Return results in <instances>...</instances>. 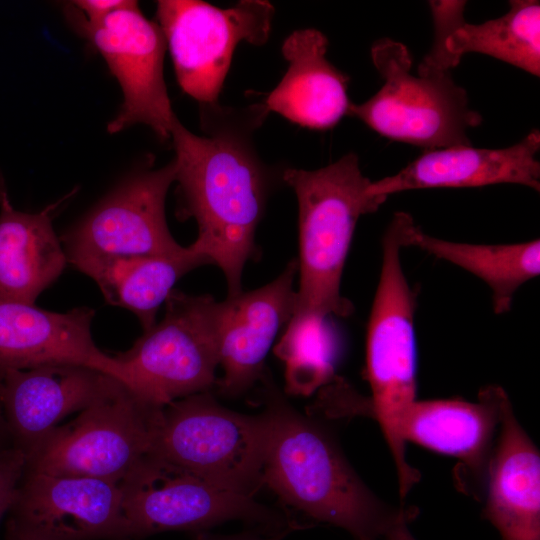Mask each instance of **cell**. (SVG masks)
Here are the masks:
<instances>
[{"label":"cell","mask_w":540,"mask_h":540,"mask_svg":"<svg viewBox=\"0 0 540 540\" xmlns=\"http://www.w3.org/2000/svg\"><path fill=\"white\" fill-rule=\"evenodd\" d=\"M411 246L453 263L483 280L492 291L493 309H511L516 291L540 273V240L515 244H468L439 239L417 227Z\"/></svg>","instance_id":"603a6c76"},{"label":"cell","mask_w":540,"mask_h":540,"mask_svg":"<svg viewBox=\"0 0 540 540\" xmlns=\"http://www.w3.org/2000/svg\"><path fill=\"white\" fill-rule=\"evenodd\" d=\"M62 201L37 213L16 210L0 178L1 297L35 304L63 272L68 261L52 223Z\"/></svg>","instance_id":"44dd1931"},{"label":"cell","mask_w":540,"mask_h":540,"mask_svg":"<svg viewBox=\"0 0 540 540\" xmlns=\"http://www.w3.org/2000/svg\"><path fill=\"white\" fill-rule=\"evenodd\" d=\"M301 523L294 522L285 526H252L248 530L233 535L213 534L210 531L193 533L192 540H283L290 533L303 529Z\"/></svg>","instance_id":"83f0119b"},{"label":"cell","mask_w":540,"mask_h":540,"mask_svg":"<svg viewBox=\"0 0 540 540\" xmlns=\"http://www.w3.org/2000/svg\"><path fill=\"white\" fill-rule=\"evenodd\" d=\"M174 160L159 169L128 175L62 236L68 263L101 257L174 254L165 200L175 181Z\"/></svg>","instance_id":"8fae6325"},{"label":"cell","mask_w":540,"mask_h":540,"mask_svg":"<svg viewBox=\"0 0 540 540\" xmlns=\"http://www.w3.org/2000/svg\"><path fill=\"white\" fill-rule=\"evenodd\" d=\"M506 396L503 388L489 385L479 392L477 402L415 400L399 419L398 436L405 445L410 441L457 458L458 486L481 495Z\"/></svg>","instance_id":"9a60e30c"},{"label":"cell","mask_w":540,"mask_h":540,"mask_svg":"<svg viewBox=\"0 0 540 540\" xmlns=\"http://www.w3.org/2000/svg\"><path fill=\"white\" fill-rule=\"evenodd\" d=\"M328 41L314 29H298L284 41L282 54L288 69L261 105L292 123L328 129L347 115L348 77L326 58Z\"/></svg>","instance_id":"ffe728a7"},{"label":"cell","mask_w":540,"mask_h":540,"mask_svg":"<svg viewBox=\"0 0 540 540\" xmlns=\"http://www.w3.org/2000/svg\"><path fill=\"white\" fill-rule=\"evenodd\" d=\"M263 383L271 420L264 485L289 508L345 530L353 540H390L415 510L380 500L351 467L331 433L298 412L268 371Z\"/></svg>","instance_id":"7a4b0ae2"},{"label":"cell","mask_w":540,"mask_h":540,"mask_svg":"<svg viewBox=\"0 0 540 540\" xmlns=\"http://www.w3.org/2000/svg\"><path fill=\"white\" fill-rule=\"evenodd\" d=\"M434 25L430 51L418 66V75L450 73L457 65L446 49L449 36L465 22V1H429Z\"/></svg>","instance_id":"484cf974"},{"label":"cell","mask_w":540,"mask_h":540,"mask_svg":"<svg viewBox=\"0 0 540 540\" xmlns=\"http://www.w3.org/2000/svg\"><path fill=\"white\" fill-rule=\"evenodd\" d=\"M9 448L13 445L0 404V452Z\"/></svg>","instance_id":"f546056e"},{"label":"cell","mask_w":540,"mask_h":540,"mask_svg":"<svg viewBox=\"0 0 540 540\" xmlns=\"http://www.w3.org/2000/svg\"><path fill=\"white\" fill-rule=\"evenodd\" d=\"M371 57L384 84L364 103H350L347 115L382 136L425 150L471 146L467 131L482 117L450 73L413 75L409 50L389 38L374 43Z\"/></svg>","instance_id":"52a82bcc"},{"label":"cell","mask_w":540,"mask_h":540,"mask_svg":"<svg viewBox=\"0 0 540 540\" xmlns=\"http://www.w3.org/2000/svg\"><path fill=\"white\" fill-rule=\"evenodd\" d=\"M274 7L242 0L218 8L200 0H160L157 18L182 90L205 104H217L232 55L241 41L264 44Z\"/></svg>","instance_id":"30bf717a"},{"label":"cell","mask_w":540,"mask_h":540,"mask_svg":"<svg viewBox=\"0 0 540 540\" xmlns=\"http://www.w3.org/2000/svg\"><path fill=\"white\" fill-rule=\"evenodd\" d=\"M324 322L289 321L276 355L285 362L286 389L292 394H310L334 380V350Z\"/></svg>","instance_id":"d4e9b609"},{"label":"cell","mask_w":540,"mask_h":540,"mask_svg":"<svg viewBox=\"0 0 540 540\" xmlns=\"http://www.w3.org/2000/svg\"><path fill=\"white\" fill-rule=\"evenodd\" d=\"M486 475L484 517L503 540H540V456L506 396Z\"/></svg>","instance_id":"d6986e66"},{"label":"cell","mask_w":540,"mask_h":540,"mask_svg":"<svg viewBox=\"0 0 540 540\" xmlns=\"http://www.w3.org/2000/svg\"><path fill=\"white\" fill-rule=\"evenodd\" d=\"M284 181L299 209V287L290 321L348 317L354 307L341 295V278L359 218L376 212L388 196L369 193L371 180L349 153L317 170L290 168Z\"/></svg>","instance_id":"3957f363"},{"label":"cell","mask_w":540,"mask_h":540,"mask_svg":"<svg viewBox=\"0 0 540 540\" xmlns=\"http://www.w3.org/2000/svg\"><path fill=\"white\" fill-rule=\"evenodd\" d=\"M124 540L166 531H209L232 520L251 526H285L297 520L248 497L219 487L152 452L119 483Z\"/></svg>","instance_id":"9c48e42d"},{"label":"cell","mask_w":540,"mask_h":540,"mask_svg":"<svg viewBox=\"0 0 540 540\" xmlns=\"http://www.w3.org/2000/svg\"><path fill=\"white\" fill-rule=\"evenodd\" d=\"M271 420L220 405L211 391L165 405L152 453L234 493L254 497L264 486Z\"/></svg>","instance_id":"5b68a950"},{"label":"cell","mask_w":540,"mask_h":540,"mask_svg":"<svg viewBox=\"0 0 540 540\" xmlns=\"http://www.w3.org/2000/svg\"><path fill=\"white\" fill-rule=\"evenodd\" d=\"M222 116H212L208 136L192 133L177 118L171 138L177 215L195 219L198 235L190 246L222 270L232 297L242 292L244 265L256 254L255 231L266 203L268 177L246 126L230 124V117Z\"/></svg>","instance_id":"6da1fadb"},{"label":"cell","mask_w":540,"mask_h":540,"mask_svg":"<svg viewBox=\"0 0 540 540\" xmlns=\"http://www.w3.org/2000/svg\"><path fill=\"white\" fill-rule=\"evenodd\" d=\"M400 540H416L411 532L407 533L405 536H403Z\"/></svg>","instance_id":"1f68e13d"},{"label":"cell","mask_w":540,"mask_h":540,"mask_svg":"<svg viewBox=\"0 0 540 540\" xmlns=\"http://www.w3.org/2000/svg\"><path fill=\"white\" fill-rule=\"evenodd\" d=\"M25 455L16 448L0 452V520L9 512L23 474Z\"/></svg>","instance_id":"4316f807"},{"label":"cell","mask_w":540,"mask_h":540,"mask_svg":"<svg viewBox=\"0 0 540 540\" xmlns=\"http://www.w3.org/2000/svg\"><path fill=\"white\" fill-rule=\"evenodd\" d=\"M164 303L162 319L115 355L131 388L162 407L217 384L221 320V302L211 295L173 289Z\"/></svg>","instance_id":"ba28073f"},{"label":"cell","mask_w":540,"mask_h":540,"mask_svg":"<svg viewBox=\"0 0 540 540\" xmlns=\"http://www.w3.org/2000/svg\"><path fill=\"white\" fill-rule=\"evenodd\" d=\"M8 526L33 540H124L117 482L23 471Z\"/></svg>","instance_id":"4fadbf2b"},{"label":"cell","mask_w":540,"mask_h":540,"mask_svg":"<svg viewBox=\"0 0 540 540\" xmlns=\"http://www.w3.org/2000/svg\"><path fill=\"white\" fill-rule=\"evenodd\" d=\"M130 0H79L73 6L77 14L88 23L99 22L112 13L130 6Z\"/></svg>","instance_id":"f1b7e54d"},{"label":"cell","mask_w":540,"mask_h":540,"mask_svg":"<svg viewBox=\"0 0 540 540\" xmlns=\"http://www.w3.org/2000/svg\"><path fill=\"white\" fill-rule=\"evenodd\" d=\"M540 133L533 130L507 148L453 146L425 152L394 175L371 182L369 193L389 196L413 189L510 183L540 190Z\"/></svg>","instance_id":"ac0fdd59"},{"label":"cell","mask_w":540,"mask_h":540,"mask_svg":"<svg viewBox=\"0 0 540 540\" xmlns=\"http://www.w3.org/2000/svg\"><path fill=\"white\" fill-rule=\"evenodd\" d=\"M456 65L466 53H482L540 75V3L510 1L509 11L482 24L464 23L447 39Z\"/></svg>","instance_id":"cb8c5ba5"},{"label":"cell","mask_w":540,"mask_h":540,"mask_svg":"<svg viewBox=\"0 0 540 540\" xmlns=\"http://www.w3.org/2000/svg\"><path fill=\"white\" fill-rule=\"evenodd\" d=\"M163 407L115 380L74 419L43 438L25 456L23 471L120 483L152 452Z\"/></svg>","instance_id":"8992f818"},{"label":"cell","mask_w":540,"mask_h":540,"mask_svg":"<svg viewBox=\"0 0 540 540\" xmlns=\"http://www.w3.org/2000/svg\"><path fill=\"white\" fill-rule=\"evenodd\" d=\"M298 260H291L273 281L221 302L219 365L221 395L236 397L260 381L265 358L278 331L290 321L296 302Z\"/></svg>","instance_id":"2e32d148"},{"label":"cell","mask_w":540,"mask_h":540,"mask_svg":"<svg viewBox=\"0 0 540 540\" xmlns=\"http://www.w3.org/2000/svg\"><path fill=\"white\" fill-rule=\"evenodd\" d=\"M71 264L95 281L107 303L133 312L145 331L156 323L157 311L177 280L208 262L188 246L174 254L87 258Z\"/></svg>","instance_id":"7402d4cb"},{"label":"cell","mask_w":540,"mask_h":540,"mask_svg":"<svg viewBox=\"0 0 540 540\" xmlns=\"http://www.w3.org/2000/svg\"><path fill=\"white\" fill-rule=\"evenodd\" d=\"M417 225L396 212L382 238V266L367 328L366 371L371 388L368 413L377 420L396 466L398 483H413L418 471L406 459L398 422L416 396V293L409 286L401 251L411 246Z\"/></svg>","instance_id":"277c9868"},{"label":"cell","mask_w":540,"mask_h":540,"mask_svg":"<svg viewBox=\"0 0 540 540\" xmlns=\"http://www.w3.org/2000/svg\"><path fill=\"white\" fill-rule=\"evenodd\" d=\"M94 310L77 307L59 313L0 296V376L49 364L85 366L131 388L125 367L94 343Z\"/></svg>","instance_id":"5bb4252c"},{"label":"cell","mask_w":540,"mask_h":540,"mask_svg":"<svg viewBox=\"0 0 540 540\" xmlns=\"http://www.w3.org/2000/svg\"><path fill=\"white\" fill-rule=\"evenodd\" d=\"M115 380L74 364H49L3 373L0 404L13 448L26 456L65 417L85 409Z\"/></svg>","instance_id":"e0dca14e"},{"label":"cell","mask_w":540,"mask_h":540,"mask_svg":"<svg viewBox=\"0 0 540 540\" xmlns=\"http://www.w3.org/2000/svg\"><path fill=\"white\" fill-rule=\"evenodd\" d=\"M0 389H1V381H0Z\"/></svg>","instance_id":"d6a6232c"},{"label":"cell","mask_w":540,"mask_h":540,"mask_svg":"<svg viewBox=\"0 0 540 540\" xmlns=\"http://www.w3.org/2000/svg\"><path fill=\"white\" fill-rule=\"evenodd\" d=\"M6 540H33L26 535L20 533L11 526L6 525Z\"/></svg>","instance_id":"4dcf8cb0"},{"label":"cell","mask_w":540,"mask_h":540,"mask_svg":"<svg viewBox=\"0 0 540 540\" xmlns=\"http://www.w3.org/2000/svg\"><path fill=\"white\" fill-rule=\"evenodd\" d=\"M71 19L102 55L123 94L122 105L109 121V133L134 124L149 126L169 139L175 120L163 74L166 42L158 23L147 19L134 1L105 19L88 23L73 9Z\"/></svg>","instance_id":"7c38bea8"}]
</instances>
